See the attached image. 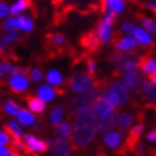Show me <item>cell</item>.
<instances>
[{
    "instance_id": "obj_5",
    "label": "cell",
    "mask_w": 156,
    "mask_h": 156,
    "mask_svg": "<svg viewBox=\"0 0 156 156\" xmlns=\"http://www.w3.org/2000/svg\"><path fill=\"white\" fill-rule=\"evenodd\" d=\"M114 20H115V13L111 12V10H107L104 14V18L100 20L99 26L97 28V37L100 43H107L112 37V27L114 24Z\"/></svg>"
},
{
    "instance_id": "obj_14",
    "label": "cell",
    "mask_w": 156,
    "mask_h": 156,
    "mask_svg": "<svg viewBox=\"0 0 156 156\" xmlns=\"http://www.w3.org/2000/svg\"><path fill=\"white\" fill-rule=\"evenodd\" d=\"M111 87L112 89L114 90L115 93V95H117V99H118V107H123V105H126L127 102H128V91H127V88L124 87V85L119 81H113L111 84Z\"/></svg>"
},
{
    "instance_id": "obj_41",
    "label": "cell",
    "mask_w": 156,
    "mask_h": 156,
    "mask_svg": "<svg viewBox=\"0 0 156 156\" xmlns=\"http://www.w3.org/2000/svg\"><path fill=\"white\" fill-rule=\"evenodd\" d=\"M8 75L6 69H5V61L0 60V79H4V77Z\"/></svg>"
},
{
    "instance_id": "obj_4",
    "label": "cell",
    "mask_w": 156,
    "mask_h": 156,
    "mask_svg": "<svg viewBox=\"0 0 156 156\" xmlns=\"http://www.w3.org/2000/svg\"><path fill=\"white\" fill-rule=\"evenodd\" d=\"M97 85L94 80V75L88 73V70H75L73 73L71 77L69 80V87L74 93L79 94V93L88 91L91 88H94Z\"/></svg>"
},
{
    "instance_id": "obj_39",
    "label": "cell",
    "mask_w": 156,
    "mask_h": 156,
    "mask_svg": "<svg viewBox=\"0 0 156 156\" xmlns=\"http://www.w3.org/2000/svg\"><path fill=\"white\" fill-rule=\"evenodd\" d=\"M9 155H17L14 150H8L6 145L0 144V156H9Z\"/></svg>"
},
{
    "instance_id": "obj_19",
    "label": "cell",
    "mask_w": 156,
    "mask_h": 156,
    "mask_svg": "<svg viewBox=\"0 0 156 156\" xmlns=\"http://www.w3.org/2000/svg\"><path fill=\"white\" fill-rule=\"evenodd\" d=\"M133 38L136 40V42L141 46H151L152 44V38L150 36V33L147 32L144 28H135L133 29Z\"/></svg>"
},
{
    "instance_id": "obj_28",
    "label": "cell",
    "mask_w": 156,
    "mask_h": 156,
    "mask_svg": "<svg viewBox=\"0 0 156 156\" xmlns=\"http://www.w3.org/2000/svg\"><path fill=\"white\" fill-rule=\"evenodd\" d=\"M5 131L12 137H17V138H22L23 135H24V132H23V128L20 127L19 122H14V121H10L5 124Z\"/></svg>"
},
{
    "instance_id": "obj_2",
    "label": "cell",
    "mask_w": 156,
    "mask_h": 156,
    "mask_svg": "<svg viewBox=\"0 0 156 156\" xmlns=\"http://www.w3.org/2000/svg\"><path fill=\"white\" fill-rule=\"evenodd\" d=\"M144 56L136 52H114L111 56V64L115 67L117 71L124 73L128 70H133L140 66Z\"/></svg>"
},
{
    "instance_id": "obj_29",
    "label": "cell",
    "mask_w": 156,
    "mask_h": 156,
    "mask_svg": "<svg viewBox=\"0 0 156 156\" xmlns=\"http://www.w3.org/2000/svg\"><path fill=\"white\" fill-rule=\"evenodd\" d=\"M29 5H30V0H17L15 4L12 5V8L9 9V13L12 15H18L26 9H28Z\"/></svg>"
},
{
    "instance_id": "obj_1",
    "label": "cell",
    "mask_w": 156,
    "mask_h": 156,
    "mask_svg": "<svg viewBox=\"0 0 156 156\" xmlns=\"http://www.w3.org/2000/svg\"><path fill=\"white\" fill-rule=\"evenodd\" d=\"M74 115V133L71 135L73 144L84 149L97 136V119L93 114L91 107L80 109Z\"/></svg>"
},
{
    "instance_id": "obj_23",
    "label": "cell",
    "mask_w": 156,
    "mask_h": 156,
    "mask_svg": "<svg viewBox=\"0 0 156 156\" xmlns=\"http://www.w3.org/2000/svg\"><path fill=\"white\" fill-rule=\"evenodd\" d=\"M17 119L20 124L23 126H32L36 122V117L33 115V113L27 109H19V112L17 113Z\"/></svg>"
},
{
    "instance_id": "obj_36",
    "label": "cell",
    "mask_w": 156,
    "mask_h": 156,
    "mask_svg": "<svg viewBox=\"0 0 156 156\" xmlns=\"http://www.w3.org/2000/svg\"><path fill=\"white\" fill-rule=\"evenodd\" d=\"M85 65H87V70H88L89 74L95 75V73H97V62L94 60H93V58H87Z\"/></svg>"
},
{
    "instance_id": "obj_15",
    "label": "cell",
    "mask_w": 156,
    "mask_h": 156,
    "mask_svg": "<svg viewBox=\"0 0 156 156\" xmlns=\"http://www.w3.org/2000/svg\"><path fill=\"white\" fill-rule=\"evenodd\" d=\"M53 133H55V138L69 141V140L71 138V135H73V127L69 122H64V123L61 122L60 124H57V126H55Z\"/></svg>"
},
{
    "instance_id": "obj_42",
    "label": "cell",
    "mask_w": 156,
    "mask_h": 156,
    "mask_svg": "<svg viewBox=\"0 0 156 156\" xmlns=\"http://www.w3.org/2000/svg\"><path fill=\"white\" fill-rule=\"evenodd\" d=\"M146 140H147L149 142H156V129L150 131L149 133L146 135Z\"/></svg>"
},
{
    "instance_id": "obj_30",
    "label": "cell",
    "mask_w": 156,
    "mask_h": 156,
    "mask_svg": "<svg viewBox=\"0 0 156 156\" xmlns=\"http://www.w3.org/2000/svg\"><path fill=\"white\" fill-rule=\"evenodd\" d=\"M47 42H48V44L52 46V47H62V46L66 44V38L62 34L53 33V34L47 36Z\"/></svg>"
},
{
    "instance_id": "obj_12",
    "label": "cell",
    "mask_w": 156,
    "mask_h": 156,
    "mask_svg": "<svg viewBox=\"0 0 156 156\" xmlns=\"http://www.w3.org/2000/svg\"><path fill=\"white\" fill-rule=\"evenodd\" d=\"M141 88V94L145 102L149 104H154L156 102V84L151 83L150 80H142Z\"/></svg>"
},
{
    "instance_id": "obj_27",
    "label": "cell",
    "mask_w": 156,
    "mask_h": 156,
    "mask_svg": "<svg viewBox=\"0 0 156 156\" xmlns=\"http://www.w3.org/2000/svg\"><path fill=\"white\" fill-rule=\"evenodd\" d=\"M17 27L18 29L23 30V32H32L34 24H33V20L28 15H19L17 18Z\"/></svg>"
},
{
    "instance_id": "obj_17",
    "label": "cell",
    "mask_w": 156,
    "mask_h": 156,
    "mask_svg": "<svg viewBox=\"0 0 156 156\" xmlns=\"http://www.w3.org/2000/svg\"><path fill=\"white\" fill-rule=\"evenodd\" d=\"M26 102H27V105L29 108L30 112L33 113H42L44 112L46 109V102H43L42 99H40L38 97H26Z\"/></svg>"
},
{
    "instance_id": "obj_6",
    "label": "cell",
    "mask_w": 156,
    "mask_h": 156,
    "mask_svg": "<svg viewBox=\"0 0 156 156\" xmlns=\"http://www.w3.org/2000/svg\"><path fill=\"white\" fill-rule=\"evenodd\" d=\"M91 109H93V114H94L97 122H103V121L109 119L115 112L114 107L102 97H98L94 100Z\"/></svg>"
},
{
    "instance_id": "obj_8",
    "label": "cell",
    "mask_w": 156,
    "mask_h": 156,
    "mask_svg": "<svg viewBox=\"0 0 156 156\" xmlns=\"http://www.w3.org/2000/svg\"><path fill=\"white\" fill-rule=\"evenodd\" d=\"M9 84V88L14 91L17 93V94H20V93L26 91L28 88H29V80L27 75L24 74H14L12 75V77L8 81Z\"/></svg>"
},
{
    "instance_id": "obj_25",
    "label": "cell",
    "mask_w": 156,
    "mask_h": 156,
    "mask_svg": "<svg viewBox=\"0 0 156 156\" xmlns=\"http://www.w3.org/2000/svg\"><path fill=\"white\" fill-rule=\"evenodd\" d=\"M133 121H135L133 114L129 113V112H124V113L118 115V119H117V126L119 127L121 131H124V129H127V128H129L132 126Z\"/></svg>"
},
{
    "instance_id": "obj_40",
    "label": "cell",
    "mask_w": 156,
    "mask_h": 156,
    "mask_svg": "<svg viewBox=\"0 0 156 156\" xmlns=\"http://www.w3.org/2000/svg\"><path fill=\"white\" fill-rule=\"evenodd\" d=\"M9 9H10V8L5 3H0V18L8 17V14H10L9 13Z\"/></svg>"
},
{
    "instance_id": "obj_13",
    "label": "cell",
    "mask_w": 156,
    "mask_h": 156,
    "mask_svg": "<svg viewBox=\"0 0 156 156\" xmlns=\"http://www.w3.org/2000/svg\"><path fill=\"white\" fill-rule=\"evenodd\" d=\"M142 133H144V124L142 123L135 124V127H132L131 131L128 132V136H127V140H126V147L127 149L133 151V147L140 141V137H141Z\"/></svg>"
},
{
    "instance_id": "obj_34",
    "label": "cell",
    "mask_w": 156,
    "mask_h": 156,
    "mask_svg": "<svg viewBox=\"0 0 156 156\" xmlns=\"http://www.w3.org/2000/svg\"><path fill=\"white\" fill-rule=\"evenodd\" d=\"M141 22H142V26H144V29H146L149 33H154L155 34V30H156V22L150 19V18H141Z\"/></svg>"
},
{
    "instance_id": "obj_35",
    "label": "cell",
    "mask_w": 156,
    "mask_h": 156,
    "mask_svg": "<svg viewBox=\"0 0 156 156\" xmlns=\"http://www.w3.org/2000/svg\"><path fill=\"white\" fill-rule=\"evenodd\" d=\"M28 74H29V76H30V79H32L34 83H40V81H42V79H43V73H42V70L38 69V67L30 69Z\"/></svg>"
},
{
    "instance_id": "obj_38",
    "label": "cell",
    "mask_w": 156,
    "mask_h": 156,
    "mask_svg": "<svg viewBox=\"0 0 156 156\" xmlns=\"http://www.w3.org/2000/svg\"><path fill=\"white\" fill-rule=\"evenodd\" d=\"M135 28H136V26L132 22H124L123 26H122V30L124 33H127V34H131L132 32H133Z\"/></svg>"
},
{
    "instance_id": "obj_20",
    "label": "cell",
    "mask_w": 156,
    "mask_h": 156,
    "mask_svg": "<svg viewBox=\"0 0 156 156\" xmlns=\"http://www.w3.org/2000/svg\"><path fill=\"white\" fill-rule=\"evenodd\" d=\"M56 89H53L51 85H42V87L38 88L37 90V97L42 99L43 102H51V100L55 99V97H56Z\"/></svg>"
},
{
    "instance_id": "obj_9",
    "label": "cell",
    "mask_w": 156,
    "mask_h": 156,
    "mask_svg": "<svg viewBox=\"0 0 156 156\" xmlns=\"http://www.w3.org/2000/svg\"><path fill=\"white\" fill-rule=\"evenodd\" d=\"M141 83H142V76L140 73H137L135 69L124 71V74L122 76V84L127 89L136 90L137 88L141 87Z\"/></svg>"
},
{
    "instance_id": "obj_37",
    "label": "cell",
    "mask_w": 156,
    "mask_h": 156,
    "mask_svg": "<svg viewBox=\"0 0 156 156\" xmlns=\"http://www.w3.org/2000/svg\"><path fill=\"white\" fill-rule=\"evenodd\" d=\"M10 142H12V137L9 136V133H8L6 131L0 129V144L2 145H8Z\"/></svg>"
},
{
    "instance_id": "obj_21",
    "label": "cell",
    "mask_w": 156,
    "mask_h": 156,
    "mask_svg": "<svg viewBox=\"0 0 156 156\" xmlns=\"http://www.w3.org/2000/svg\"><path fill=\"white\" fill-rule=\"evenodd\" d=\"M19 40H20V36H19V33L17 32V30H13V32H9L6 36H4L2 40H0V55L4 53L6 46L18 42Z\"/></svg>"
},
{
    "instance_id": "obj_26",
    "label": "cell",
    "mask_w": 156,
    "mask_h": 156,
    "mask_svg": "<svg viewBox=\"0 0 156 156\" xmlns=\"http://www.w3.org/2000/svg\"><path fill=\"white\" fill-rule=\"evenodd\" d=\"M99 40H98V37L95 33H88V34H85L83 38H81V44H83V47L85 48H88L90 51H94L98 48V44H99Z\"/></svg>"
},
{
    "instance_id": "obj_22",
    "label": "cell",
    "mask_w": 156,
    "mask_h": 156,
    "mask_svg": "<svg viewBox=\"0 0 156 156\" xmlns=\"http://www.w3.org/2000/svg\"><path fill=\"white\" fill-rule=\"evenodd\" d=\"M138 67L141 69V73H144L146 75H151V74L156 73V58H150V57L144 56Z\"/></svg>"
},
{
    "instance_id": "obj_32",
    "label": "cell",
    "mask_w": 156,
    "mask_h": 156,
    "mask_svg": "<svg viewBox=\"0 0 156 156\" xmlns=\"http://www.w3.org/2000/svg\"><path fill=\"white\" fill-rule=\"evenodd\" d=\"M3 109H4V112L6 114H9V115H17V113L19 112V105L13 102V100H6V102L4 103L3 105Z\"/></svg>"
},
{
    "instance_id": "obj_31",
    "label": "cell",
    "mask_w": 156,
    "mask_h": 156,
    "mask_svg": "<svg viewBox=\"0 0 156 156\" xmlns=\"http://www.w3.org/2000/svg\"><path fill=\"white\" fill-rule=\"evenodd\" d=\"M64 117H65V109L62 107H56L51 112V123L53 126H57V124H60L64 121Z\"/></svg>"
},
{
    "instance_id": "obj_10",
    "label": "cell",
    "mask_w": 156,
    "mask_h": 156,
    "mask_svg": "<svg viewBox=\"0 0 156 156\" xmlns=\"http://www.w3.org/2000/svg\"><path fill=\"white\" fill-rule=\"evenodd\" d=\"M122 138L123 133L121 131H114L113 128L105 132V135L103 137V142L104 145L111 150H118L122 146Z\"/></svg>"
},
{
    "instance_id": "obj_11",
    "label": "cell",
    "mask_w": 156,
    "mask_h": 156,
    "mask_svg": "<svg viewBox=\"0 0 156 156\" xmlns=\"http://www.w3.org/2000/svg\"><path fill=\"white\" fill-rule=\"evenodd\" d=\"M51 146V152L55 156H69L73 154V147L69 145V141L55 138L52 141H48Z\"/></svg>"
},
{
    "instance_id": "obj_3",
    "label": "cell",
    "mask_w": 156,
    "mask_h": 156,
    "mask_svg": "<svg viewBox=\"0 0 156 156\" xmlns=\"http://www.w3.org/2000/svg\"><path fill=\"white\" fill-rule=\"evenodd\" d=\"M100 91H102V87L98 84L97 87L91 88L88 91L79 93L76 97H74L71 100H70V103H69V111L71 112L73 114H75L76 112H79L80 109L93 107V103H94V100L99 97Z\"/></svg>"
},
{
    "instance_id": "obj_16",
    "label": "cell",
    "mask_w": 156,
    "mask_h": 156,
    "mask_svg": "<svg viewBox=\"0 0 156 156\" xmlns=\"http://www.w3.org/2000/svg\"><path fill=\"white\" fill-rule=\"evenodd\" d=\"M103 9L104 12L111 10L115 14H121L126 9L124 0H103Z\"/></svg>"
},
{
    "instance_id": "obj_18",
    "label": "cell",
    "mask_w": 156,
    "mask_h": 156,
    "mask_svg": "<svg viewBox=\"0 0 156 156\" xmlns=\"http://www.w3.org/2000/svg\"><path fill=\"white\" fill-rule=\"evenodd\" d=\"M115 42V47L117 50H119V51H132V50H135L136 47V40L133 37H122V38H118L117 37V40L114 41Z\"/></svg>"
},
{
    "instance_id": "obj_24",
    "label": "cell",
    "mask_w": 156,
    "mask_h": 156,
    "mask_svg": "<svg viewBox=\"0 0 156 156\" xmlns=\"http://www.w3.org/2000/svg\"><path fill=\"white\" fill-rule=\"evenodd\" d=\"M46 80L50 85H53V87H61L64 84V77H62L61 73L57 69H51L48 70L47 75H46Z\"/></svg>"
},
{
    "instance_id": "obj_44",
    "label": "cell",
    "mask_w": 156,
    "mask_h": 156,
    "mask_svg": "<svg viewBox=\"0 0 156 156\" xmlns=\"http://www.w3.org/2000/svg\"><path fill=\"white\" fill-rule=\"evenodd\" d=\"M149 76H150V81L154 83V84H156V73H154V74H151Z\"/></svg>"
},
{
    "instance_id": "obj_43",
    "label": "cell",
    "mask_w": 156,
    "mask_h": 156,
    "mask_svg": "<svg viewBox=\"0 0 156 156\" xmlns=\"http://www.w3.org/2000/svg\"><path fill=\"white\" fill-rule=\"evenodd\" d=\"M146 6H147V8H150L151 10H154V12L156 13V3H151V2H147V3H146Z\"/></svg>"
},
{
    "instance_id": "obj_7",
    "label": "cell",
    "mask_w": 156,
    "mask_h": 156,
    "mask_svg": "<svg viewBox=\"0 0 156 156\" xmlns=\"http://www.w3.org/2000/svg\"><path fill=\"white\" fill-rule=\"evenodd\" d=\"M23 138H24V146H26V151L29 154H42L46 152L48 150V142L43 141V140L36 137L34 135H29L26 133L23 135Z\"/></svg>"
},
{
    "instance_id": "obj_33",
    "label": "cell",
    "mask_w": 156,
    "mask_h": 156,
    "mask_svg": "<svg viewBox=\"0 0 156 156\" xmlns=\"http://www.w3.org/2000/svg\"><path fill=\"white\" fill-rule=\"evenodd\" d=\"M2 29L3 30H6V32H13V30H17L18 27H17V18H6L5 17V20L3 22L2 24Z\"/></svg>"
}]
</instances>
